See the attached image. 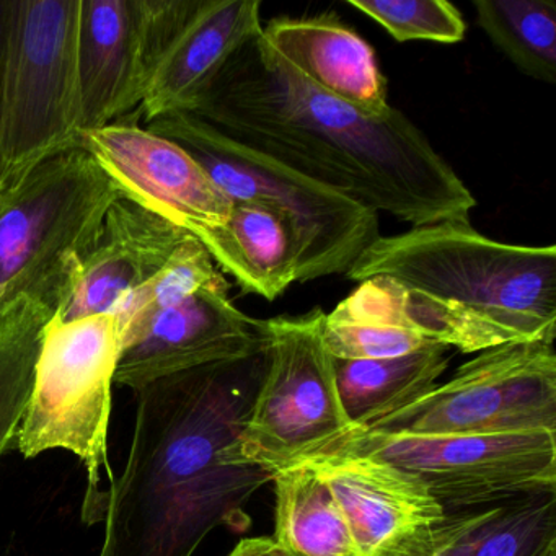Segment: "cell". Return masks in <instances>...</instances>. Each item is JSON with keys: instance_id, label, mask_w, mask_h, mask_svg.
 Listing matches in <instances>:
<instances>
[{"instance_id": "1", "label": "cell", "mask_w": 556, "mask_h": 556, "mask_svg": "<svg viewBox=\"0 0 556 556\" xmlns=\"http://www.w3.org/2000/svg\"><path fill=\"white\" fill-rule=\"evenodd\" d=\"M190 113L315 184L413 227L468 220L477 206L405 113L369 116L327 96L260 35L230 58Z\"/></svg>"}, {"instance_id": "2", "label": "cell", "mask_w": 556, "mask_h": 556, "mask_svg": "<svg viewBox=\"0 0 556 556\" xmlns=\"http://www.w3.org/2000/svg\"><path fill=\"white\" fill-rule=\"evenodd\" d=\"M263 350L136 390L135 432L103 513L99 556H193L217 527L242 532L271 475L239 441L265 376Z\"/></svg>"}, {"instance_id": "3", "label": "cell", "mask_w": 556, "mask_h": 556, "mask_svg": "<svg viewBox=\"0 0 556 556\" xmlns=\"http://www.w3.org/2000/svg\"><path fill=\"white\" fill-rule=\"evenodd\" d=\"M346 278H390L468 308L522 340L555 341V245L497 242L468 220H447L380 236Z\"/></svg>"}, {"instance_id": "4", "label": "cell", "mask_w": 556, "mask_h": 556, "mask_svg": "<svg viewBox=\"0 0 556 556\" xmlns=\"http://www.w3.org/2000/svg\"><path fill=\"white\" fill-rule=\"evenodd\" d=\"M112 178L83 148L5 187L0 200V304L17 295L54 315L73 295L113 201Z\"/></svg>"}, {"instance_id": "5", "label": "cell", "mask_w": 556, "mask_h": 556, "mask_svg": "<svg viewBox=\"0 0 556 556\" xmlns=\"http://www.w3.org/2000/svg\"><path fill=\"white\" fill-rule=\"evenodd\" d=\"M146 129L188 152L232 203H256L285 217L295 282L346 276L380 239L379 214L224 136L191 113H170Z\"/></svg>"}, {"instance_id": "6", "label": "cell", "mask_w": 556, "mask_h": 556, "mask_svg": "<svg viewBox=\"0 0 556 556\" xmlns=\"http://www.w3.org/2000/svg\"><path fill=\"white\" fill-rule=\"evenodd\" d=\"M83 0L5 2L0 64V181L9 187L83 135Z\"/></svg>"}, {"instance_id": "7", "label": "cell", "mask_w": 556, "mask_h": 556, "mask_svg": "<svg viewBox=\"0 0 556 556\" xmlns=\"http://www.w3.org/2000/svg\"><path fill=\"white\" fill-rule=\"evenodd\" d=\"M122 337L113 314L77 320L51 318L35 369L34 390L17 434L27 458L64 448L86 464V522H99L113 484L109 462V425Z\"/></svg>"}, {"instance_id": "8", "label": "cell", "mask_w": 556, "mask_h": 556, "mask_svg": "<svg viewBox=\"0 0 556 556\" xmlns=\"http://www.w3.org/2000/svg\"><path fill=\"white\" fill-rule=\"evenodd\" d=\"M325 312L262 320L265 376L240 434V454L266 473L324 454L350 438V421L324 344Z\"/></svg>"}, {"instance_id": "9", "label": "cell", "mask_w": 556, "mask_h": 556, "mask_svg": "<svg viewBox=\"0 0 556 556\" xmlns=\"http://www.w3.org/2000/svg\"><path fill=\"white\" fill-rule=\"evenodd\" d=\"M364 431L416 435L556 432L555 341H510L480 351L447 382Z\"/></svg>"}, {"instance_id": "10", "label": "cell", "mask_w": 556, "mask_h": 556, "mask_svg": "<svg viewBox=\"0 0 556 556\" xmlns=\"http://www.w3.org/2000/svg\"><path fill=\"white\" fill-rule=\"evenodd\" d=\"M334 448L408 471L445 510L497 506L556 490L555 431L416 435L356 429Z\"/></svg>"}, {"instance_id": "11", "label": "cell", "mask_w": 556, "mask_h": 556, "mask_svg": "<svg viewBox=\"0 0 556 556\" xmlns=\"http://www.w3.org/2000/svg\"><path fill=\"white\" fill-rule=\"evenodd\" d=\"M146 123L190 113L230 58L262 34L260 0H138Z\"/></svg>"}, {"instance_id": "12", "label": "cell", "mask_w": 556, "mask_h": 556, "mask_svg": "<svg viewBox=\"0 0 556 556\" xmlns=\"http://www.w3.org/2000/svg\"><path fill=\"white\" fill-rule=\"evenodd\" d=\"M79 148L119 194L201 240L229 219L233 203L185 149L138 125L83 131Z\"/></svg>"}, {"instance_id": "13", "label": "cell", "mask_w": 556, "mask_h": 556, "mask_svg": "<svg viewBox=\"0 0 556 556\" xmlns=\"http://www.w3.org/2000/svg\"><path fill=\"white\" fill-rule=\"evenodd\" d=\"M265 348L262 320L229 298V285L201 289L122 341L115 383L139 390L165 377L242 359Z\"/></svg>"}, {"instance_id": "14", "label": "cell", "mask_w": 556, "mask_h": 556, "mask_svg": "<svg viewBox=\"0 0 556 556\" xmlns=\"http://www.w3.org/2000/svg\"><path fill=\"white\" fill-rule=\"evenodd\" d=\"M301 464L324 480L340 504L359 556H372L395 536L445 516L418 478L389 462L333 448Z\"/></svg>"}, {"instance_id": "15", "label": "cell", "mask_w": 556, "mask_h": 556, "mask_svg": "<svg viewBox=\"0 0 556 556\" xmlns=\"http://www.w3.org/2000/svg\"><path fill=\"white\" fill-rule=\"evenodd\" d=\"M191 237L119 194L106 213L73 295L53 317L71 321L112 314L125 295L154 278Z\"/></svg>"}, {"instance_id": "16", "label": "cell", "mask_w": 556, "mask_h": 556, "mask_svg": "<svg viewBox=\"0 0 556 556\" xmlns=\"http://www.w3.org/2000/svg\"><path fill=\"white\" fill-rule=\"evenodd\" d=\"M263 43L315 89L369 116L390 112L387 79L374 48L333 15L269 21Z\"/></svg>"}, {"instance_id": "17", "label": "cell", "mask_w": 556, "mask_h": 556, "mask_svg": "<svg viewBox=\"0 0 556 556\" xmlns=\"http://www.w3.org/2000/svg\"><path fill=\"white\" fill-rule=\"evenodd\" d=\"M83 131L139 110L148 84L138 0H83L79 30Z\"/></svg>"}, {"instance_id": "18", "label": "cell", "mask_w": 556, "mask_h": 556, "mask_svg": "<svg viewBox=\"0 0 556 556\" xmlns=\"http://www.w3.org/2000/svg\"><path fill=\"white\" fill-rule=\"evenodd\" d=\"M328 317L383 325L429 344L480 353L510 341H526L468 308L406 288L390 278H370L341 301Z\"/></svg>"}, {"instance_id": "19", "label": "cell", "mask_w": 556, "mask_h": 556, "mask_svg": "<svg viewBox=\"0 0 556 556\" xmlns=\"http://www.w3.org/2000/svg\"><path fill=\"white\" fill-rule=\"evenodd\" d=\"M198 242L247 294L273 302L295 282L288 223L262 204L233 203L229 219Z\"/></svg>"}, {"instance_id": "20", "label": "cell", "mask_w": 556, "mask_h": 556, "mask_svg": "<svg viewBox=\"0 0 556 556\" xmlns=\"http://www.w3.org/2000/svg\"><path fill=\"white\" fill-rule=\"evenodd\" d=\"M448 350L442 344L389 359H333L341 405L356 429L405 408L438 386L447 370Z\"/></svg>"}, {"instance_id": "21", "label": "cell", "mask_w": 556, "mask_h": 556, "mask_svg": "<svg viewBox=\"0 0 556 556\" xmlns=\"http://www.w3.org/2000/svg\"><path fill=\"white\" fill-rule=\"evenodd\" d=\"M271 481L279 548L292 556H359L340 504L308 465L282 468Z\"/></svg>"}, {"instance_id": "22", "label": "cell", "mask_w": 556, "mask_h": 556, "mask_svg": "<svg viewBox=\"0 0 556 556\" xmlns=\"http://www.w3.org/2000/svg\"><path fill=\"white\" fill-rule=\"evenodd\" d=\"M53 315L27 295L0 304V457L24 421L45 330Z\"/></svg>"}, {"instance_id": "23", "label": "cell", "mask_w": 556, "mask_h": 556, "mask_svg": "<svg viewBox=\"0 0 556 556\" xmlns=\"http://www.w3.org/2000/svg\"><path fill=\"white\" fill-rule=\"evenodd\" d=\"M477 22L494 47L526 76L556 83L553 0H473Z\"/></svg>"}, {"instance_id": "24", "label": "cell", "mask_w": 556, "mask_h": 556, "mask_svg": "<svg viewBox=\"0 0 556 556\" xmlns=\"http://www.w3.org/2000/svg\"><path fill=\"white\" fill-rule=\"evenodd\" d=\"M227 282L207 250L194 237L177 250L170 262L146 285L122 299L112 314L122 341L135 337L162 312L181 304L201 289Z\"/></svg>"}, {"instance_id": "25", "label": "cell", "mask_w": 556, "mask_h": 556, "mask_svg": "<svg viewBox=\"0 0 556 556\" xmlns=\"http://www.w3.org/2000/svg\"><path fill=\"white\" fill-rule=\"evenodd\" d=\"M468 556H556V490L493 506Z\"/></svg>"}, {"instance_id": "26", "label": "cell", "mask_w": 556, "mask_h": 556, "mask_svg": "<svg viewBox=\"0 0 556 556\" xmlns=\"http://www.w3.org/2000/svg\"><path fill=\"white\" fill-rule=\"evenodd\" d=\"M348 4L372 18L399 43L455 45L467 35L464 15L447 0H348Z\"/></svg>"}, {"instance_id": "27", "label": "cell", "mask_w": 556, "mask_h": 556, "mask_svg": "<svg viewBox=\"0 0 556 556\" xmlns=\"http://www.w3.org/2000/svg\"><path fill=\"white\" fill-rule=\"evenodd\" d=\"M493 506L445 510L438 522L395 536L372 556H468L475 533Z\"/></svg>"}, {"instance_id": "28", "label": "cell", "mask_w": 556, "mask_h": 556, "mask_svg": "<svg viewBox=\"0 0 556 556\" xmlns=\"http://www.w3.org/2000/svg\"><path fill=\"white\" fill-rule=\"evenodd\" d=\"M276 552L278 545L273 536H255L242 540L229 556H276Z\"/></svg>"}, {"instance_id": "29", "label": "cell", "mask_w": 556, "mask_h": 556, "mask_svg": "<svg viewBox=\"0 0 556 556\" xmlns=\"http://www.w3.org/2000/svg\"><path fill=\"white\" fill-rule=\"evenodd\" d=\"M5 2H0V64H2V48H4Z\"/></svg>"}, {"instance_id": "30", "label": "cell", "mask_w": 556, "mask_h": 556, "mask_svg": "<svg viewBox=\"0 0 556 556\" xmlns=\"http://www.w3.org/2000/svg\"><path fill=\"white\" fill-rule=\"evenodd\" d=\"M276 556H292V555H289L288 552H285V549H281L278 546V552H276Z\"/></svg>"}, {"instance_id": "31", "label": "cell", "mask_w": 556, "mask_h": 556, "mask_svg": "<svg viewBox=\"0 0 556 556\" xmlns=\"http://www.w3.org/2000/svg\"><path fill=\"white\" fill-rule=\"evenodd\" d=\"M5 185L0 181V200H2V194H4Z\"/></svg>"}]
</instances>
